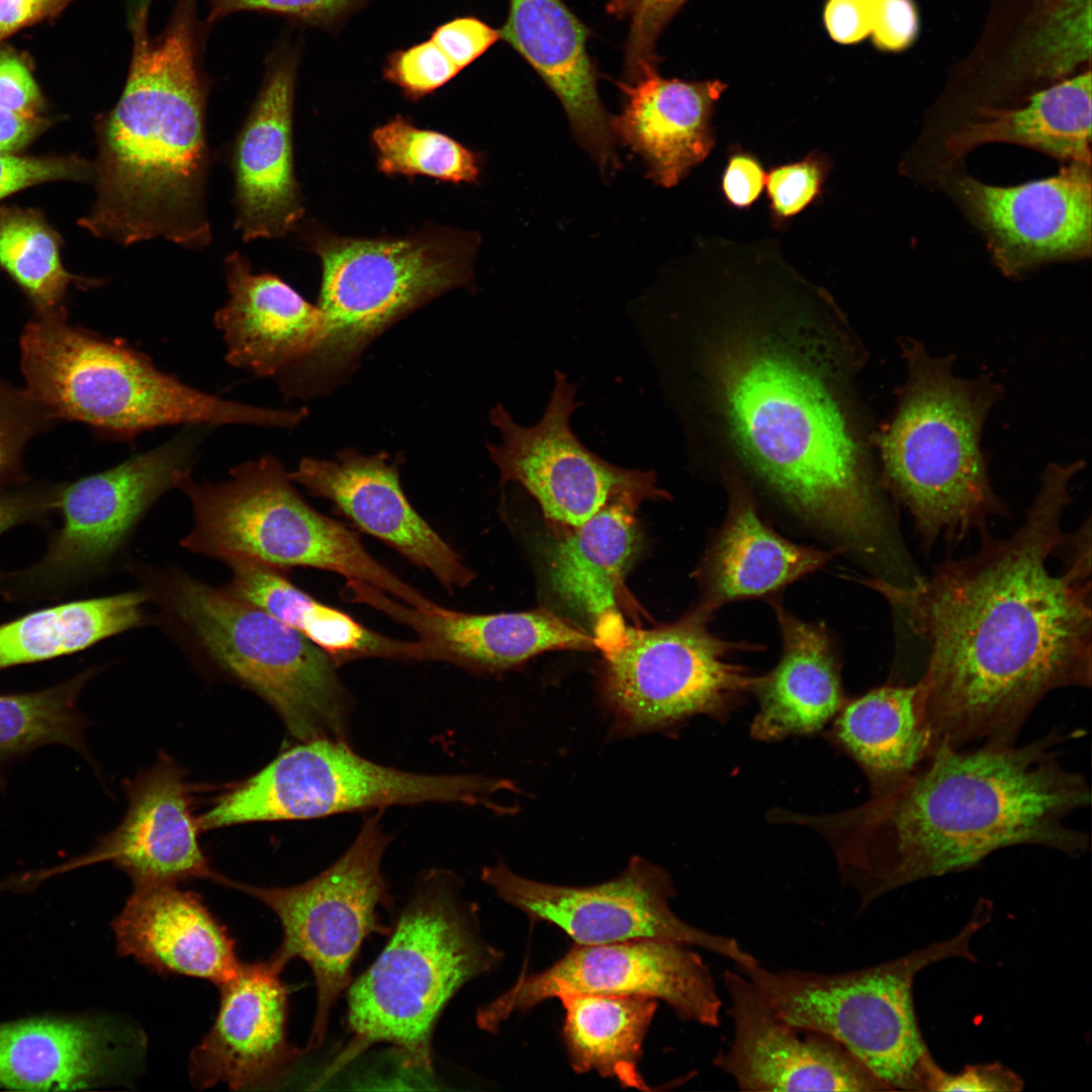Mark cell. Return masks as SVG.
Returning a JSON list of instances; mask_svg holds the SVG:
<instances>
[{
  "label": "cell",
  "mask_w": 1092,
  "mask_h": 1092,
  "mask_svg": "<svg viewBox=\"0 0 1092 1092\" xmlns=\"http://www.w3.org/2000/svg\"><path fill=\"white\" fill-rule=\"evenodd\" d=\"M1083 466L1050 463L1008 537L985 528L975 553L910 583L867 580L927 644L917 684L936 750L1014 745L1045 696L1091 687V563L1049 566Z\"/></svg>",
  "instance_id": "6da1fadb"
},
{
  "label": "cell",
  "mask_w": 1092,
  "mask_h": 1092,
  "mask_svg": "<svg viewBox=\"0 0 1092 1092\" xmlns=\"http://www.w3.org/2000/svg\"><path fill=\"white\" fill-rule=\"evenodd\" d=\"M1052 732L1023 745L938 748L896 786L826 815L782 810L830 844L859 910L911 883L972 869L991 853L1036 845L1082 855L1089 836L1068 818L1090 805L1086 779L1065 768Z\"/></svg>",
  "instance_id": "7a4b0ae2"
},
{
  "label": "cell",
  "mask_w": 1092,
  "mask_h": 1092,
  "mask_svg": "<svg viewBox=\"0 0 1092 1092\" xmlns=\"http://www.w3.org/2000/svg\"><path fill=\"white\" fill-rule=\"evenodd\" d=\"M715 391L755 472L801 516L878 561L900 536L827 380L782 334L741 328L713 353Z\"/></svg>",
  "instance_id": "3957f363"
},
{
  "label": "cell",
  "mask_w": 1092,
  "mask_h": 1092,
  "mask_svg": "<svg viewBox=\"0 0 1092 1092\" xmlns=\"http://www.w3.org/2000/svg\"><path fill=\"white\" fill-rule=\"evenodd\" d=\"M191 12L184 0L155 39L147 30L146 7L133 18L123 92L94 120L96 198L78 224L96 238L122 246L164 238L192 250L211 241L205 93Z\"/></svg>",
  "instance_id": "277c9868"
},
{
  "label": "cell",
  "mask_w": 1092,
  "mask_h": 1092,
  "mask_svg": "<svg viewBox=\"0 0 1092 1092\" xmlns=\"http://www.w3.org/2000/svg\"><path fill=\"white\" fill-rule=\"evenodd\" d=\"M906 382L879 437L884 484L908 510L925 550L938 538L961 542L1008 509L994 491L981 435L1002 387L987 376L962 378L953 356H933L903 340Z\"/></svg>",
  "instance_id": "5b68a950"
},
{
  "label": "cell",
  "mask_w": 1092,
  "mask_h": 1092,
  "mask_svg": "<svg viewBox=\"0 0 1092 1092\" xmlns=\"http://www.w3.org/2000/svg\"><path fill=\"white\" fill-rule=\"evenodd\" d=\"M502 959L482 938L478 908L461 897L455 876L428 873L378 958L348 986L351 1037L317 1083L376 1043L391 1044L407 1069L430 1073L434 1029L447 1003Z\"/></svg>",
  "instance_id": "8992f818"
},
{
  "label": "cell",
  "mask_w": 1092,
  "mask_h": 1092,
  "mask_svg": "<svg viewBox=\"0 0 1092 1092\" xmlns=\"http://www.w3.org/2000/svg\"><path fill=\"white\" fill-rule=\"evenodd\" d=\"M130 566L163 629L264 699L294 738L348 742L350 695L322 648L224 586L177 568Z\"/></svg>",
  "instance_id": "52a82bcc"
},
{
  "label": "cell",
  "mask_w": 1092,
  "mask_h": 1092,
  "mask_svg": "<svg viewBox=\"0 0 1092 1092\" xmlns=\"http://www.w3.org/2000/svg\"><path fill=\"white\" fill-rule=\"evenodd\" d=\"M20 353L25 389L53 421L80 422L121 441L173 425L292 428L306 415L189 386L124 341L70 325L66 310L34 313L20 337Z\"/></svg>",
  "instance_id": "ba28073f"
},
{
  "label": "cell",
  "mask_w": 1092,
  "mask_h": 1092,
  "mask_svg": "<svg viewBox=\"0 0 1092 1092\" xmlns=\"http://www.w3.org/2000/svg\"><path fill=\"white\" fill-rule=\"evenodd\" d=\"M991 914L992 905L982 901L953 937L864 969L838 973L771 970L759 962L736 968L783 1019L838 1040L888 1090L930 1091L941 1068L919 1030L914 979L924 968L945 959L978 961L970 942Z\"/></svg>",
  "instance_id": "9c48e42d"
},
{
  "label": "cell",
  "mask_w": 1092,
  "mask_h": 1092,
  "mask_svg": "<svg viewBox=\"0 0 1092 1092\" xmlns=\"http://www.w3.org/2000/svg\"><path fill=\"white\" fill-rule=\"evenodd\" d=\"M323 279V337L278 378L288 397L308 398L339 384L391 325L431 299L466 286L471 247L452 235L402 239L325 237L313 243Z\"/></svg>",
  "instance_id": "30bf717a"
},
{
  "label": "cell",
  "mask_w": 1092,
  "mask_h": 1092,
  "mask_svg": "<svg viewBox=\"0 0 1092 1092\" xmlns=\"http://www.w3.org/2000/svg\"><path fill=\"white\" fill-rule=\"evenodd\" d=\"M293 483L270 454L236 466L219 483H200L185 473L176 488L191 503L193 526L181 546L224 563L246 559L281 571L328 570L368 583L413 608H439L377 561L352 530L311 508Z\"/></svg>",
  "instance_id": "8fae6325"
},
{
  "label": "cell",
  "mask_w": 1092,
  "mask_h": 1092,
  "mask_svg": "<svg viewBox=\"0 0 1092 1092\" xmlns=\"http://www.w3.org/2000/svg\"><path fill=\"white\" fill-rule=\"evenodd\" d=\"M509 785L481 776L404 771L359 755L347 741L320 738L278 755L197 821L199 828L209 830L423 803L495 809L493 796Z\"/></svg>",
  "instance_id": "7c38bea8"
},
{
  "label": "cell",
  "mask_w": 1092,
  "mask_h": 1092,
  "mask_svg": "<svg viewBox=\"0 0 1092 1092\" xmlns=\"http://www.w3.org/2000/svg\"><path fill=\"white\" fill-rule=\"evenodd\" d=\"M380 810L365 818L355 840L328 869L291 887H255L224 878L231 886L258 899L278 918L282 940L272 957L285 968L294 959L305 962L314 978L316 1007L304 1053L320 1048L331 1011L351 983L352 965L363 941L385 934L380 908L390 910L392 897L381 870L390 837Z\"/></svg>",
  "instance_id": "4fadbf2b"
},
{
  "label": "cell",
  "mask_w": 1092,
  "mask_h": 1092,
  "mask_svg": "<svg viewBox=\"0 0 1092 1092\" xmlns=\"http://www.w3.org/2000/svg\"><path fill=\"white\" fill-rule=\"evenodd\" d=\"M698 608L652 629L625 625L604 644V690L625 726L646 731L691 716L721 717L753 690L756 678L732 656L751 648L709 631Z\"/></svg>",
  "instance_id": "5bb4252c"
},
{
  "label": "cell",
  "mask_w": 1092,
  "mask_h": 1092,
  "mask_svg": "<svg viewBox=\"0 0 1092 1092\" xmlns=\"http://www.w3.org/2000/svg\"><path fill=\"white\" fill-rule=\"evenodd\" d=\"M481 880L532 922L555 925L575 944L657 939L702 948L737 967L758 963L735 938L681 919L671 909L675 888L670 876L641 857L632 858L619 877L587 887L529 880L502 862L484 867Z\"/></svg>",
  "instance_id": "9a60e30c"
},
{
  "label": "cell",
  "mask_w": 1092,
  "mask_h": 1092,
  "mask_svg": "<svg viewBox=\"0 0 1092 1092\" xmlns=\"http://www.w3.org/2000/svg\"><path fill=\"white\" fill-rule=\"evenodd\" d=\"M651 997L666 1003L687 1022L717 1027L723 1001L711 969L693 947L657 939L575 944L542 972L524 975L491 1002L480 1006L476 1023L497 1032L513 1014L567 994Z\"/></svg>",
  "instance_id": "2e32d148"
},
{
  "label": "cell",
  "mask_w": 1092,
  "mask_h": 1092,
  "mask_svg": "<svg viewBox=\"0 0 1092 1092\" xmlns=\"http://www.w3.org/2000/svg\"><path fill=\"white\" fill-rule=\"evenodd\" d=\"M575 385L555 372L554 386L541 420L516 423L500 404L490 422L500 441L487 445L500 482H517L539 504L545 518L566 528L582 525L607 506L621 500L641 504L667 497L651 471L615 466L589 451L570 428L579 405Z\"/></svg>",
  "instance_id": "e0dca14e"
},
{
  "label": "cell",
  "mask_w": 1092,
  "mask_h": 1092,
  "mask_svg": "<svg viewBox=\"0 0 1092 1092\" xmlns=\"http://www.w3.org/2000/svg\"><path fill=\"white\" fill-rule=\"evenodd\" d=\"M733 1036L713 1065L742 1091L888 1090L843 1044L783 1019L738 969L723 973Z\"/></svg>",
  "instance_id": "ac0fdd59"
},
{
  "label": "cell",
  "mask_w": 1092,
  "mask_h": 1092,
  "mask_svg": "<svg viewBox=\"0 0 1092 1092\" xmlns=\"http://www.w3.org/2000/svg\"><path fill=\"white\" fill-rule=\"evenodd\" d=\"M953 193L987 239L997 267L1018 276L1091 253V165L1070 162L1053 177L1010 187L964 176Z\"/></svg>",
  "instance_id": "d6986e66"
},
{
  "label": "cell",
  "mask_w": 1092,
  "mask_h": 1092,
  "mask_svg": "<svg viewBox=\"0 0 1092 1092\" xmlns=\"http://www.w3.org/2000/svg\"><path fill=\"white\" fill-rule=\"evenodd\" d=\"M211 428L187 425L166 443L66 486L58 498L64 526L50 552L49 566L81 570L112 558L150 508L191 472Z\"/></svg>",
  "instance_id": "ffe728a7"
},
{
  "label": "cell",
  "mask_w": 1092,
  "mask_h": 1092,
  "mask_svg": "<svg viewBox=\"0 0 1092 1092\" xmlns=\"http://www.w3.org/2000/svg\"><path fill=\"white\" fill-rule=\"evenodd\" d=\"M283 969L272 956L241 963L236 975L218 986L214 1021L190 1054L193 1086L266 1088L282 1080L305 1054L287 1039L289 991L281 979Z\"/></svg>",
  "instance_id": "44dd1931"
},
{
  "label": "cell",
  "mask_w": 1092,
  "mask_h": 1092,
  "mask_svg": "<svg viewBox=\"0 0 1092 1092\" xmlns=\"http://www.w3.org/2000/svg\"><path fill=\"white\" fill-rule=\"evenodd\" d=\"M289 475L310 494L331 502L358 529L429 571L447 590L465 587L475 577L411 505L398 468L386 454L348 449L333 460L306 457Z\"/></svg>",
  "instance_id": "7402d4cb"
},
{
  "label": "cell",
  "mask_w": 1092,
  "mask_h": 1092,
  "mask_svg": "<svg viewBox=\"0 0 1092 1092\" xmlns=\"http://www.w3.org/2000/svg\"><path fill=\"white\" fill-rule=\"evenodd\" d=\"M352 603L367 605L412 629L421 661L450 663L475 671H497L552 650H593V634L546 610L468 614L442 608L425 612L358 580L342 592Z\"/></svg>",
  "instance_id": "603a6c76"
},
{
  "label": "cell",
  "mask_w": 1092,
  "mask_h": 1092,
  "mask_svg": "<svg viewBox=\"0 0 1092 1092\" xmlns=\"http://www.w3.org/2000/svg\"><path fill=\"white\" fill-rule=\"evenodd\" d=\"M183 771L165 755L126 785L128 808L121 823L89 853L58 870L111 861L134 888L177 884L213 872L197 839L198 822L190 808Z\"/></svg>",
  "instance_id": "cb8c5ba5"
},
{
  "label": "cell",
  "mask_w": 1092,
  "mask_h": 1092,
  "mask_svg": "<svg viewBox=\"0 0 1092 1092\" xmlns=\"http://www.w3.org/2000/svg\"><path fill=\"white\" fill-rule=\"evenodd\" d=\"M295 63L268 74L234 143L235 229L245 242L285 236L303 213L294 176L292 109Z\"/></svg>",
  "instance_id": "d4e9b609"
},
{
  "label": "cell",
  "mask_w": 1092,
  "mask_h": 1092,
  "mask_svg": "<svg viewBox=\"0 0 1092 1092\" xmlns=\"http://www.w3.org/2000/svg\"><path fill=\"white\" fill-rule=\"evenodd\" d=\"M498 31L559 99L575 140L604 176L612 175L619 166L616 139L598 93L585 25L562 0H509Z\"/></svg>",
  "instance_id": "484cf974"
},
{
  "label": "cell",
  "mask_w": 1092,
  "mask_h": 1092,
  "mask_svg": "<svg viewBox=\"0 0 1092 1092\" xmlns=\"http://www.w3.org/2000/svg\"><path fill=\"white\" fill-rule=\"evenodd\" d=\"M229 299L214 314L234 367L276 379L304 360L323 337L324 315L278 276L254 273L233 252L224 260Z\"/></svg>",
  "instance_id": "4316f807"
},
{
  "label": "cell",
  "mask_w": 1092,
  "mask_h": 1092,
  "mask_svg": "<svg viewBox=\"0 0 1092 1092\" xmlns=\"http://www.w3.org/2000/svg\"><path fill=\"white\" fill-rule=\"evenodd\" d=\"M112 929L119 954L159 974L203 979L218 987L241 965L228 929L199 895L177 884L134 888Z\"/></svg>",
  "instance_id": "83f0119b"
},
{
  "label": "cell",
  "mask_w": 1092,
  "mask_h": 1092,
  "mask_svg": "<svg viewBox=\"0 0 1092 1092\" xmlns=\"http://www.w3.org/2000/svg\"><path fill=\"white\" fill-rule=\"evenodd\" d=\"M616 84L625 102L611 118L615 139L644 160L656 184L675 186L714 147L712 113L727 85L667 79L657 68Z\"/></svg>",
  "instance_id": "f1b7e54d"
},
{
  "label": "cell",
  "mask_w": 1092,
  "mask_h": 1092,
  "mask_svg": "<svg viewBox=\"0 0 1092 1092\" xmlns=\"http://www.w3.org/2000/svg\"><path fill=\"white\" fill-rule=\"evenodd\" d=\"M123 1035L98 1017H37L0 1023V1086L28 1091L90 1088L114 1076Z\"/></svg>",
  "instance_id": "f546056e"
},
{
  "label": "cell",
  "mask_w": 1092,
  "mask_h": 1092,
  "mask_svg": "<svg viewBox=\"0 0 1092 1092\" xmlns=\"http://www.w3.org/2000/svg\"><path fill=\"white\" fill-rule=\"evenodd\" d=\"M639 504L613 503L580 526L566 528L550 551V584L567 609L603 638L625 623L619 612L624 576L636 557L641 534Z\"/></svg>",
  "instance_id": "4dcf8cb0"
},
{
  "label": "cell",
  "mask_w": 1092,
  "mask_h": 1092,
  "mask_svg": "<svg viewBox=\"0 0 1092 1092\" xmlns=\"http://www.w3.org/2000/svg\"><path fill=\"white\" fill-rule=\"evenodd\" d=\"M783 639L779 663L756 678L751 734L779 740L822 729L843 706L838 664L826 632L775 605Z\"/></svg>",
  "instance_id": "1f68e13d"
},
{
  "label": "cell",
  "mask_w": 1092,
  "mask_h": 1092,
  "mask_svg": "<svg viewBox=\"0 0 1092 1092\" xmlns=\"http://www.w3.org/2000/svg\"><path fill=\"white\" fill-rule=\"evenodd\" d=\"M832 556V551L779 535L750 497L736 491L720 533L696 571L703 592L700 608L711 613L734 600L769 594L815 571Z\"/></svg>",
  "instance_id": "d6a6232c"
},
{
  "label": "cell",
  "mask_w": 1092,
  "mask_h": 1092,
  "mask_svg": "<svg viewBox=\"0 0 1092 1092\" xmlns=\"http://www.w3.org/2000/svg\"><path fill=\"white\" fill-rule=\"evenodd\" d=\"M834 736L864 771L872 794L896 786L936 751L917 681L882 686L842 706Z\"/></svg>",
  "instance_id": "836d02e7"
},
{
  "label": "cell",
  "mask_w": 1092,
  "mask_h": 1092,
  "mask_svg": "<svg viewBox=\"0 0 1092 1092\" xmlns=\"http://www.w3.org/2000/svg\"><path fill=\"white\" fill-rule=\"evenodd\" d=\"M225 564L232 571L224 586L229 592L302 634L338 666L362 658L420 661L417 640H397L365 627L298 588L283 571L246 559Z\"/></svg>",
  "instance_id": "e575fe53"
},
{
  "label": "cell",
  "mask_w": 1092,
  "mask_h": 1092,
  "mask_svg": "<svg viewBox=\"0 0 1092 1092\" xmlns=\"http://www.w3.org/2000/svg\"><path fill=\"white\" fill-rule=\"evenodd\" d=\"M978 112L979 119L946 139V151L953 157L976 146L1002 142L1091 165L1090 71L1031 94L1017 108L985 106Z\"/></svg>",
  "instance_id": "d590c367"
},
{
  "label": "cell",
  "mask_w": 1092,
  "mask_h": 1092,
  "mask_svg": "<svg viewBox=\"0 0 1092 1092\" xmlns=\"http://www.w3.org/2000/svg\"><path fill=\"white\" fill-rule=\"evenodd\" d=\"M562 1039L576 1074L590 1071L624 1088L650 1091L639 1064L658 1000L639 995L567 994Z\"/></svg>",
  "instance_id": "8d00e7d4"
},
{
  "label": "cell",
  "mask_w": 1092,
  "mask_h": 1092,
  "mask_svg": "<svg viewBox=\"0 0 1092 1092\" xmlns=\"http://www.w3.org/2000/svg\"><path fill=\"white\" fill-rule=\"evenodd\" d=\"M143 589L43 609L0 626V669L88 648L149 622Z\"/></svg>",
  "instance_id": "74e56055"
},
{
  "label": "cell",
  "mask_w": 1092,
  "mask_h": 1092,
  "mask_svg": "<svg viewBox=\"0 0 1092 1092\" xmlns=\"http://www.w3.org/2000/svg\"><path fill=\"white\" fill-rule=\"evenodd\" d=\"M62 245L60 234L41 210L0 205V270L25 294L34 313L64 310L72 284L88 288L100 283L68 272Z\"/></svg>",
  "instance_id": "f35d334b"
},
{
  "label": "cell",
  "mask_w": 1092,
  "mask_h": 1092,
  "mask_svg": "<svg viewBox=\"0 0 1092 1092\" xmlns=\"http://www.w3.org/2000/svg\"><path fill=\"white\" fill-rule=\"evenodd\" d=\"M91 674L86 671L43 691L0 695V769L47 744L67 745L88 757L83 737L86 721L77 700Z\"/></svg>",
  "instance_id": "ab89813d"
},
{
  "label": "cell",
  "mask_w": 1092,
  "mask_h": 1092,
  "mask_svg": "<svg viewBox=\"0 0 1092 1092\" xmlns=\"http://www.w3.org/2000/svg\"><path fill=\"white\" fill-rule=\"evenodd\" d=\"M378 169L387 175H424L454 183L475 182L478 156L450 136L415 126L397 115L372 133Z\"/></svg>",
  "instance_id": "60d3db41"
},
{
  "label": "cell",
  "mask_w": 1092,
  "mask_h": 1092,
  "mask_svg": "<svg viewBox=\"0 0 1092 1092\" xmlns=\"http://www.w3.org/2000/svg\"><path fill=\"white\" fill-rule=\"evenodd\" d=\"M688 0H609L608 11L629 21L625 47V79L656 68V43L666 25Z\"/></svg>",
  "instance_id": "b9f144b4"
},
{
  "label": "cell",
  "mask_w": 1092,
  "mask_h": 1092,
  "mask_svg": "<svg viewBox=\"0 0 1092 1092\" xmlns=\"http://www.w3.org/2000/svg\"><path fill=\"white\" fill-rule=\"evenodd\" d=\"M460 70L430 37L390 54L383 69L385 79L405 97L418 100L451 81Z\"/></svg>",
  "instance_id": "7bdbcfd3"
},
{
  "label": "cell",
  "mask_w": 1092,
  "mask_h": 1092,
  "mask_svg": "<svg viewBox=\"0 0 1092 1092\" xmlns=\"http://www.w3.org/2000/svg\"><path fill=\"white\" fill-rule=\"evenodd\" d=\"M52 422L26 389L0 379V477L16 467L28 440Z\"/></svg>",
  "instance_id": "ee69618b"
},
{
  "label": "cell",
  "mask_w": 1092,
  "mask_h": 1092,
  "mask_svg": "<svg viewBox=\"0 0 1092 1092\" xmlns=\"http://www.w3.org/2000/svg\"><path fill=\"white\" fill-rule=\"evenodd\" d=\"M92 179V163L77 155L0 154V201L47 182H86Z\"/></svg>",
  "instance_id": "f6af8a7d"
},
{
  "label": "cell",
  "mask_w": 1092,
  "mask_h": 1092,
  "mask_svg": "<svg viewBox=\"0 0 1092 1092\" xmlns=\"http://www.w3.org/2000/svg\"><path fill=\"white\" fill-rule=\"evenodd\" d=\"M826 171L825 160L817 154L772 169L765 184L774 216L784 220L806 208L821 193Z\"/></svg>",
  "instance_id": "bcb514c9"
},
{
  "label": "cell",
  "mask_w": 1092,
  "mask_h": 1092,
  "mask_svg": "<svg viewBox=\"0 0 1092 1092\" xmlns=\"http://www.w3.org/2000/svg\"><path fill=\"white\" fill-rule=\"evenodd\" d=\"M367 0H211L210 18L239 10H265L308 24L332 27Z\"/></svg>",
  "instance_id": "7dc6e473"
},
{
  "label": "cell",
  "mask_w": 1092,
  "mask_h": 1092,
  "mask_svg": "<svg viewBox=\"0 0 1092 1092\" xmlns=\"http://www.w3.org/2000/svg\"><path fill=\"white\" fill-rule=\"evenodd\" d=\"M0 108L24 115H42L47 108L31 58L6 43L0 44Z\"/></svg>",
  "instance_id": "c3c4849f"
},
{
  "label": "cell",
  "mask_w": 1092,
  "mask_h": 1092,
  "mask_svg": "<svg viewBox=\"0 0 1092 1092\" xmlns=\"http://www.w3.org/2000/svg\"><path fill=\"white\" fill-rule=\"evenodd\" d=\"M462 71L500 39L498 29L473 16L447 21L430 36Z\"/></svg>",
  "instance_id": "681fc988"
},
{
  "label": "cell",
  "mask_w": 1092,
  "mask_h": 1092,
  "mask_svg": "<svg viewBox=\"0 0 1092 1092\" xmlns=\"http://www.w3.org/2000/svg\"><path fill=\"white\" fill-rule=\"evenodd\" d=\"M880 0H827L823 10L825 28L832 40L853 44L872 34Z\"/></svg>",
  "instance_id": "f907efd6"
},
{
  "label": "cell",
  "mask_w": 1092,
  "mask_h": 1092,
  "mask_svg": "<svg viewBox=\"0 0 1092 1092\" xmlns=\"http://www.w3.org/2000/svg\"><path fill=\"white\" fill-rule=\"evenodd\" d=\"M1023 1088L1021 1078L999 1063L966 1067L959 1073L936 1075L930 1091H1019Z\"/></svg>",
  "instance_id": "816d5d0a"
},
{
  "label": "cell",
  "mask_w": 1092,
  "mask_h": 1092,
  "mask_svg": "<svg viewBox=\"0 0 1092 1092\" xmlns=\"http://www.w3.org/2000/svg\"><path fill=\"white\" fill-rule=\"evenodd\" d=\"M918 31V17L912 0H880L877 20L872 32L875 47L881 51L899 52L909 47Z\"/></svg>",
  "instance_id": "f5cc1de1"
},
{
  "label": "cell",
  "mask_w": 1092,
  "mask_h": 1092,
  "mask_svg": "<svg viewBox=\"0 0 1092 1092\" xmlns=\"http://www.w3.org/2000/svg\"><path fill=\"white\" fill-rule=\"evenodd\" d=\"M766 176L760 164L748 154L730 157L722 188L727 200L736 207L752 204L760 195Z\"/></svg>",
  "instance_id": "db71d44e"
},
{
  "label": "cell",
  "mask_w": 1092,
  "mask_h": 1092,
  "mask_svg": "<svg viewBox=\"0 0 1092 1092\" xmlns=\"http://www.w3.org/2000/svg\"><path fill=\"white\" fill-rule=\"evenodd\" d=\"M73 0H0V44L19 30L59 16Z\"/></svg>",
  "instance_id": "11a10c76"
},
{
  "label": "cell",
  "mask_w": 1092,
  "mask_h": 1092,
  "mask_svg": "<svg viewBox=\"0 0 1092 1092\" xmlns=\"http://www.w3.org/2000/svg\"><path fill=\"white\" fill-rule=\"evenodd\" d=\"M56 118L0 108V154L16 155L47 131Z\"/></svg>",
  "instance_id": "9f6ffc18"
},
{
  "label": "cell",
  "mask_w": 1092,
  "mask_h": 1092,
  "mask_svg": "<svg viewBox=\"0 0 1092 1092\" xmlns=\"http://www.w3.org/2000/svg\"><path fill=\"white\" fill-rule=\"evenodd\" d=\"M27 495H0V534L24 518L33 508Z\"/></svg>",
  "instance_id": "6f0895ef"
}]
</instances>
